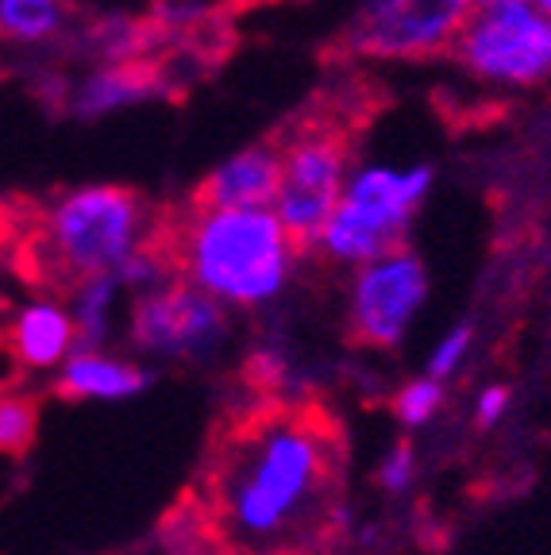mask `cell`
<instances>
[{
  "label": "cell",
  "instance_id": "cell-1",
  "mask_svg": "<svg viewBox=\"0 0 551 555\" xmlns=\"http://www.w3.org/2000/svg\"><path fill=\"white\" fill-rule=\"evenodd\" d=\"M347 436L312 398H255L208 436L185 494L205 513L220 555H320L339 532Z\"/></svg>",
  "mask_w": 551,
  "mask_h": 555
},
{
  "label": "cell",
  "instance_id": "cell-2",
  "mask_svg": "<svg viewBox=\"0 0 551 555\" xmlns=\"http://www.w3.org/2000/svg\"><path fill=\"white\" fill-rule=\"evenodd\" d=\"M158 212L128 185H78L51 201H20L9 262L47 297L113 278L151 240Z\"/></svg>",
  "mask_w": 551,
  "mask_h": 555
},
{
  "label": "cell",
  "instance_id": "cell-3",
  "mask_svg": "<svg viewBox=\"0 0 551 555\" xmlns=\"http://www.w3.org/2000/svg\"><path fill=\"white\" fill-rule=\"evenodd\" d=\"M151 247L174 278L201 294L232 305H259L274 297L297 259L282 220L270 208H197L158 212Z\"/></svg>",
  "mask_w": 551,
  "mask_h": 555
},
{
  "label": "cell",
  "instance_id": "cell-4",
  "mask_svg": "<svg viewBox=\"0 0 551 555\" xmlns=\"http://www.w3.org/2000/svg\"><path fill=\"white\" fill-rule=\"evenodd\" d=\"M355 124L347 108H328V113L293 116L274 135L278 155H282V178H278L274 212L290 235L293 251L305 255L320 243V232L328 228L332 212L339 208L351 178V147Z\"/></svg>",
  "mask_w": 551,
  "mask_h": 555
},
{
  "label": "cell",
  "instance_id": "cell-5",
  "mask_svg": "<svg viewBox=\"0 0 551 555\" xmlns=\"http://www.w3.org/2000/svg\"><path fill=\"white\" fill-rule=\"evenodd\" d=\"M448 54L483 86L536 89L551 81V16L533 0L471 9Z\"/></svg>",
  "mask_w": 551,
  "mask_h": 555
},
{
  "label": "cell",
  "instance_id": "cell-6",
  "mask_svg": "<svg viewBox=\"0 0 551 555\" xmlns=\"http://www.w3.org/2000/svg\"><path fill=\"white\" fill-rule=\"evenodd\" d=\"M471 0H359L339 51L371 62H424L448 54Z\"/></svg>",
  "mask_w": 551,
  "mask_h": 555
},
{
  "label": "cell",
  "instance_id": "cell-7",
  "mask_svg": "<svg viewBox=\"0 0 551 555\" xmlns=\"http://www.w3.org/2000/svg\"><path fill=\"white\" fill-rule=\"evenodd\" d=\"M424 294H428V274L409 247H397L359 267L351 282V309H347L351 344L374 347V351L397 347L417 309L424 305Z\"/></svg>",
  "mask_w": 551,
  "mask_h": 555
},
{
  "label": "cell",
  "instance_id": "cell-8",
  "mask_svg": "<svg viewBox=\"0 0 551 555\" xmlns=\"http://www.w3.org/2000/svg\"><path fill=\"white\" fill-rule=\"evenodd\" d=\"M228 332V317L220 301L201 294L190 282H166L143 294L131 312V339L146 351L174 359L208 356Z\"/></svg>",
  "mask_w": 551,
  "mask_h": 555
},
{
  "label": "cell",
  "instance_id": "cell-9",
  "mask_svg": "<svg viewBox=\"0 0 551 555\" xmlns=\"http://www.w3.org/2000/svg\"><path fill=\"white\" fill-rule=\"evenodd\" d=\"M432 190V166H409V170H389V166H362L347 178V190L339 205L379 228L386 240L406 243V228L421 208L424 193Z\"/></svg>",
  "mask_w": 551,
  "mask_h": 555
},
{
  "label": "cell",
  "instance_id": "cell-10",
  "mask_svg": "<svg viewBox=\"0 0 551 555\" xmlns=\"http://www.w3.org/2000/svg\"><path fill=\"white\" fill-rule=\"evenodd\" d=\"M278 178H282V155L278 143H255V147L235 151L232 158L205 173V182L190 193V205L197 208H270L278 193Z\"/></svg>",
  "mask_w": 551,
  "mask_h": 555
},
{
  "label": "cell",
  "instance_id": "cell-11",
  "mask_svg": "<svg viewBox=\"0 0 551 555\" xmlns=\"http://www.w3.org/2000/svg\"><path fill=\"white\" fill-rule=\"evenodd\" d=\"M170 86V74L163 62H116V66L93 69L89 78H81L69 89V113L78 120H101V116L116 113V108H131L151 96H163Z\"/></svg>",
  "mask_w": 551,
  "mask_h": 555
},
{
  "label": "cell",
  "instance_id": "cell-12",
  "mask_svg": "<svg viewBox=\"0 0 551 555\" xmlns=\"http://www.w3.org/2000/svg\"><path fill=\"white\" fill-rule=\"evenodd\" d=\"M4 351L16 359L27 371H43V366H54L74 344V317L62 309L59 301L43 297V301L27 305L12 317V324L0 336Z\"/></svg>",
  "mask_w": 551,
  "mask_h": 555
},
{
  "label": "cell",
  "instance_id": "cell-13",
  "mask_svg": "<svg viewBox=\"0 0 551 555\" xmlns=\"http://www.w3.org/2000/svg\"><path fill=\"white\" fill-rule=\"evenodd\" d=\"M146 374L120 359H108L101 351H81L66 363L54 393L59 398H131L146 386Z\"/></svg>",
  "mask_w": 551,
  "mask_h": 555
},
{
  "label": "cell",
  "instance_id": "cell-14",
  "mask_svg": "<svg viewBox=\"0 0 551 555\" xmlns=\"http://www.w3.org/2000/svg\"><path fill=\"white\" fill-rule=\"evenodd\" d=\"M69 31L66 0H0V39L4 43H51Z\"/></svg>",
  "mask_w": 551,
  "mask_h": 555
},
{
  "label": "cell",
  "instance_id": "cell-15",
  "mask_svg": "<svg viewBox=\"0 0 551 555\" xmlns=\"http://www.w3.org/2000/svg\"><path fill=\"white\" fill-rule=\"evenodd\" d=\"M39 436V398L31 393H0V455L24 460Z\"/></svg>",
  "mask_w": 551,
  "mask_h": 555
},
{
  "label": "cell",
  "instance_id": "cell-16",
  "mask_svg": "<svg viewBox=\"0 0 551 555\" xmlns=\"http://www.w3.org/2000/svg\"><path fill=\"white\" fill-rule=\"evenodd\" d=\"M124 282L120 278H97L89 286H81L74 294L78 309H74V336H81L86 347H97L104 339V328H108V309H113V297Z\"/></svg>",
  "mask_w": 551,
  "mask_h": 555
},
{
  "label": "cell",
  "instance_id": "cell-17",
  "mask_svg": "<svg viewBox=\"0 0 551 555\" xmlns=\"http://www.w3.org/2000/svg\"><path fill=\"white\" fill-rule=\"evenodd\" d=\"M439 398H444V390H439L436 378L413 382V386H406V390L397 393V416H401L406 425H424V421L436 413Z\"/></svg>",
  "mask_w": 551,
  "mask_h": 555
},
{
  "label": "cell",
  "instance_id": "cell-18",
  "mask_svg": "<svg viewBox=\"0 0 551 555\" xmlns=\"http://www.w3.org/2000/svg\"><path fill=\"white\" fill-rule=\"evenodd\" d=\"M466 347H471V328L466 324H459V328H451L448 336H444V344L432 351L428 359V378H448L451 371L459 366V359L466 356Z\"/></svg>",
  "mask_w": 551,
  "mask_h": 555
},
{
  "label": "cell",
  "instance_id": "cell-19",
  "mask_svg": "<svg viewBox=\"0 0 551 555\" xmlns=\"http://www.w3.org/2000/svg\"><path fill=\"white\" fill-rule=\"evenodd\" d=\"M379 482L386 486V490H406V486L413 482V451H409L406 443L389 451V460L382 463V470H379Z\"/></svg>",
  "mask_w": 551,
  "mask_h": 555
},
{
  "label": "cell",
  "instance_id": "cell-20",
  "mask_svg": "<svg viewBox=\"0 0 551 555\" xmlns=\"http://www.w3.org/2000/svg\"><path fill=\"white\" fill-rule=\"evenodd\" d=\"M16 220H20V205L0 201V259H9L12 235H16Z\"/></svg>",
  "mask_w": 551,
  "mask_h": 555
},
{
  "label": "cell",
  "instance_id": "cell-21",
  "mask_svg": "<svg viewBox=\"0 0 551 555\" xmlns=\"http://www.w3.org/2000/svg\"><path fill=\"white\" fill-rule=\"evenodd\" d=\"M505 401H509V390H501V386L486 390L483 401H478V425H494L501 416V409H505Z\"/></svg>",
  "mask_w": 551,
  "mask_h": 555
},
{
  "label": "cell",
  "instance_id": "cell-22",
  "mask_svg": "<svg viewBox=\"0 0 551 555\" xmlns=\"http://www.w3.org/2000/svg\"><path fill=\"white\" fill-rule=\"evenodd\" d=\"M533 4H536V9L543 12V16H551V0H533Z\"/></svg>",
  "mask_w": 551,
  "mask_h": 555
},
{
  "label": "cell",
  "instance_id": "cell-23",
  "mask_svg": "<svg viewBox=\"0 0 551 555\" xmlns=\"http://www.w3.org/2000/svg\"><path fill=\"white\" fill-rule=\"evenodd\" d=\"M155 555H174V552H170V547H166V544H163V540H158V537H155Z\"/></svg>",
  "mask_w": 551,
  "mask_h": 555
},
{
  "label": "cell",
  "instance_id": "cell-24",
  "mask_svg": "<svg viewBox=\"0 0 551 555\" xmlns=\"http://www.w3.org/2000/svg\"><path fill=\"white\" fill-rule=\"evenodd\" d=\"M486 4H498V0H471V9H486Z\"/></svg>",
  "mask_w": 551,
  "mask_h": 555
}]
</instances>
